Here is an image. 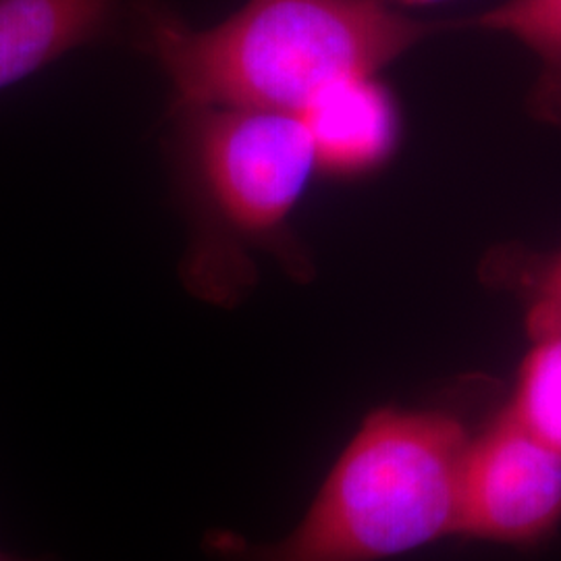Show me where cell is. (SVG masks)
<instances>
[{
	"label": "cell",
	"instance_id": "4",
	"mask_svg": "<svg viewBox=\"0 0 561 561\" xmlns=\"http://www.w3.org/2000/svg\"><path fill=\"white\" fill-rule=\"evenodd\" d=\"M561 518V451L505 410L470 442L460 482L458 533L530 542Z\"/></svg>",
	"mask_w": 561,
	"mask_h": 561
},
{
	"label": "cell",
	"instance_id": "5",
	"mask_svg": "<svg viewBox=\"0 0 561 561\" xmlns=\"http://www.w3.org/2000/svg\"><path fill=\"white\" fill-rule=\"evenodd\" d=\"M141 0H0V94L85 48H129Z\"/></svg>",
	"mask_w": 561,
	"mask_h": 561
},
{
	"label": "cell",
	"instance_id": "10",
	"mask_svg": "<svg viewBox=\"0 0 561 561\" xmlns=\"http://www.w3.org/2000/svg\"><path fill=\"white\" fill-rule=\"evenodd\" d=\"M0 561H46V560H21V558H13V556H7L0 551Z\"/></svg>",
	"mask_w": 561,
	"mask_h": 561
},
{
	"label": "cell",
	"instance_id": "7",
	"mask_svg": "<svg viewBox=\"0 0 561 561\" xmlns=\"http://www.w3.org/2000/svg\"><path fill=\"white\" fill-rule=\"evenodd\" d=\"M526 354L510 414L561 451V310L541 300L530 314Z\"/></svg>",
	"mask_w": 561,
	"mask_h": 561
},
{
	"label": "cell",
	"instance_id": "3",
	"mask_svg": "<svg viewBox=\"0 0 561 561\" xmlns=\"http://www.w3.org/2000/svg\"><path fill=\"white\" fill-rule=\"evenodd\" d=\"M169 154L192 221L185 285L204 300L233 304L252 279L248 248L268 240L317 169L298 115L208 106L171 111Z\"/></svg>",
	"mask_w": 561,
	"mask_h": 561
},
{
	"label": "cell",
	"instance_id": "1",
	"mask_svg": "<svg viewBox=\"0 0 561 561\" xmlns=\"http://www.w3.org/2000/svg\"><path fill=\"white\" fill-rule=\"evenodd\" d=\"M442 27L410 20L385 0H245L221 23L194 27L162 0H141L129 50L161 69L171 111L298 115L329 83L377 76Z\"/></svg>",
	"mask_w": 561,
	"mask_h": 561
},
{
	"label": "cell",
	"instance_id": "6",
	"mask_svg": "<svg viewBox=\"0 0 561 561\" xmlns=\"http://www.w3.org/2000/svg\"><path fill=\"white\" fill-rule=\"evenodd\" d=\"M317 167L333 175H362L393 152L400 136L398 108L375 76L333 81L298 113Z\"/></svg>",
	"mask_w": 561,
	"mask_h": 561
},
{
	"label": "cell",
	"instance_id": "9",
	"mask_svg": "<svg viewBox=\"0 0 561 561\" xmlns=\"http://www.w3.org/2000/svg\"><path fill=\"white\" fill-rule=\"evenodd\" d=\"M542 300L561 310V256L549 266L542 279Z\"/></svg>",
	"mask_w": 561,
	"mask_h": 561
},
{
	"label": "cell",
	"instance_id": "8",
	"mask_svg": "<svg viewBox=\"0 0 561 561\" xmlns=\"http://www.w3.org/2000/svg\"><path fill=\"white\" fill-rule=\"evenodd\" d=\"M460 25L502 32L526 44L542 60L541 90L561 101V0H503Z\"/></svg>",
	"mask_w": 561,
	"mask_h": 561
},
{
	"label": "cell",
	"instance_id": "11",
	"mask_svg": "<svg viewBox=\"0 0 561 561\" xmlns=\"http://www.w3.org/2000/svg\"><path fill=\"white\" fill-rule=\"evenodd\" d=\"M398 2H405V4H426V2H435V0H398Z\"/></svg>",
	"mask_w": 561,
	"mask_h": 561
},
{
	"label": "cell",
	"instance_id": "2",
	"mask_svg": "<svg viewBox=\"0 0 561 561\" xmlns=\"http://www.w3.org/2000/svg\"><path fill=\"white\" fill-rule=\"evenodd\" d=\"M468 437L437 412L364 422L300 526L279 545L215 537L229 561H375L458 533Z\"/></svg>",
	"mask_w": 561,
	"mask_h": 561
}]
</instances>
